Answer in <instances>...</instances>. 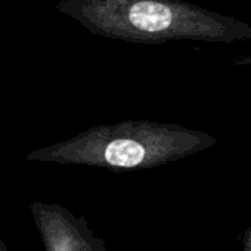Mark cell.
Masks as SVG:
<instances>
[{
  "instance_id": "cell-1",
  "label": "cell",
  "mask_w": 251,
  "mask_h": 251,
  "mask_svg": "<svg viewBox=\"0 0 251 251\" xmlns=\"http://www.w3.org/2000/svg\"><path fill=\"white\" fill-rule=\"evenodd\" d=\"M56 9L96 36L130 43L251 40V24L185 0H61Z\"/></svg>"
},
{
  "instance_id": "cell-2",
  "label": "cell",
  "mask_w": 251,
  "mask_h": 251,
  "mask_svg": "<svg viewBox=\"0 0 251 251\" xmlns=\"http://www.w3.org/2000/svg\"><path fill=\"white\" fill-rule=\"evenodd\" d=\"M211 135L175 123L123 120L95 126L71 139L25 155L28 161L103 167L114 172L164 166L216 145Z\"/></svg>"
},
{
  "instance_id": "cell-3",
  "label": "cell",
  "mask_w": 251,
  "mask_h": 251,
  "mask_svg": "<svg viewBox=\"0 0 251 251\" xmlns=\"http://www.w3.org/2000/svg\"><path fill=\"white\" fill-rule=\"evenodd\" d=\"M30 211L45 251H109L105 241L89 227L86 219L75 216L68 208L33 201Z\"/></svg>"
},
{
  "instance_id": "cell-4",
  "label": "cell",
  "mask_w": 251,
  "mask_h": 251,
  "mask_svg": "<svg viewBox=\"0 0 251 251\" xmlns=\"http://www.w3.org/2000/svg\"><path fill=\"white\" fill-rule=\"evenodd\" d=\"M242 250L244 251H251V226L244 232V236H242Z\"/></svg>"
},
{
  "instance_id": "cell-5",
  "label": "cell",
  "mask_w": 251,
  "mask_h": 251,
  "mask_svg": "<svg viewBox=\"0 0 251 251\" xmlns=\"http://www.w3.org/2000/svg\"><path fill=\"white\" fill-rule=\"evenodd\" d=\"M0 251H9V250L6 248V245H5V242H3L2 236H0Z\"/></svg>"
}]
</instances>
